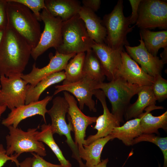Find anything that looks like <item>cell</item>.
Wrapping results in <instances>:
<instances>
[{
    "label": "cell",
    "instance_id": "3957f363",
    "mask_svg": "<svg viewBox=\"0 0 167 167\" xmlns=\"http://www.w3.org/2000/svg\"><path fill=\"white\" fill-rule=\"evenodd\" d=\"M141 87L117 77L108 83H98L95 89L103 92L111 103V113L121 123L124 122L123 118L131 100Z\"/></svg>",
    "mask_w": 167,
    "mask_h": 167
},
{
    "label": "cell",
    "instance_id": "ba28073f",
    "mask_svg": "<svg viewBox=\"0 0 167 167\" xmlns=\"http://www.w3.org/2000/svg\"><path fill=\"white\" fill-rule=\"evenodd\" d=\"M41 16L44 28L38 43L32 50L31 56L35 60L50 48L56 50L62 41L63 21L61 19L54 16L46 9L42 10Z\"/></svg>",
    "mask_w": 167,
    "mask_h": 167
},
{
    "label": "cell",
    "instance_id": "ac0fdd59",
    "mask_svg": "<svg viewBox=\"0 0 167 167\" xmlns=\"http://www.w3.org/2000/svg\"><path fill=\"white\" fill-rule=\"evenodd\" d=\"M92 49L98 58L107 79L110 81L115 79L121 64V53L123 50L113 49L105 43L99 44L94 42Z\"/></svg>",
    "mask_w": 167,
    "mask_h": 167
},
{
    "label": "cell",
    "instance_id": "e0dca14e",
    "mask_svg": "<svg viewBox=\"0 0 167 167\" xmlns=\"http://www.w3.org/2000/svg\"><path fill=\"white\" fill-rule=\"evenodd\" d=\"M122 63L116 75L130 83L140 86H151L154 78L146 73L124 50L121 53Z\"/></svg>",
    "mask_w": 167,
    "mask_h": 167
},
{
    "label": "cell",
    "instance_id": "8d00e7d4",
    "mask_svg": "<svg viewBox=\"0 0 167 167\" xmlns=\"http://www.w3.org/2000/svg\"><path fill=\"white\" fill-rule=\"evenodd\" d=\"M101 2L100 0H83L82 1L83 6L94 12L97 11L100 8Z\"/></svg>",
    "mask_w": 167,
    "mask_h": 167
},
{
    "label": "cell",
    "instance_id": "d6a6232c",
    "mask_svg": "<svg viewBox=\"0 0 167 167\" xmlns=\"http://www.w3.org/2000/svg\"><path fill=\"white\" fill-rule=\"evenodd\" d=\"M32 167H63L61 165L50 163L44 160L41 156L34 153H32Z\"/></svg>",
    "mask_w": 167,
    "mask_h": 167
},
{
    "label": "cell",
    "instance_id": "83f0119b",
    "mask_svg": "<svg viewBox=\"0 0 167 167\" xmlns=\"http://www.w3.org/2000/svg\"><path fill=\"white\" fill-rule=\"evenodd\" d=\"M83 71V75L88 76L97 83L103 82L105 79L101 62L92 49L85 54Z\"/></svg>",
    "mask_w": 167,
    "mask_h": 167
},
{
    "label": "cell",
    "instance_id": "60d3db41",
    "mask_svg": "<svg viewBox=\"0 0 167 167\" xmlns=\"http://www.w3.org/2000/svg\"><path fill=\"white\" fill-rule=\"evenodd\" d=\"M6 108V106L0 105V121L1 115L5 111Z\"/></svg>",
    "mask_w": 167,
    "mask_h": 167
},
{
    "label": "cell",
    "instance_id": "836d02e7",
    "mask_svg": "<svg viewBox=\"0 0 167 167\" xmlns=\"http://www.w3.org/2000/svg\"><path fill=\"white\" fill-rule=\"evenodd\" d=\"M18 157L12 155L8 156L6 154V150L2 144H0V167H2L8 161L11 160L14 162L17 167H19V163Z\"/></svg>",
    "mask_w": 167,
    "mask_h": 167
},
{
    "label": "cell",
    "instance_id": "9c48e42d",
    "mask_svg": "<svg viewBox=\"0 0 167 167\" xmlns=\"http://www.w3.org/2000/svg\"><path fill=\"white\" fill-rule=\"evenodd\" d=\"M140 29L167 28V2L161 0H142L135 24Z\"/></svg>",
    "mask_w": 167,
    "mask_h": 167
},
{
    "label": "cell",
    "instance_id": "d6986e66",
    "mask_svg": "<svg viewBox=\"0 0 167 167\" xmlns=\"http://www.w3.org/2000/svg\"><path fill=\"white\" fill-rule=\"evenodd\" d=\"M78 15L83 21L88 34L91 39L97 43H105L106 30L102 24V20L95 12L82 6Z\"/></svg>",
    "mask_w": 167,
    "mask_h": 167
},
{
    "label": "cell",
    "instance_id": "74e56055",
    "mask_svg": "<svg viewBox=\"0 0 167 167\" xmlns=\"http://www.w3.org/2000/svg\"><path fill=\"white\" fill-rule=\"evenodd\" d=\"M32 157L26 158L24 160L19 163V167H32Z\"/></svg>",
    "mask_w": 167,
    "mask_h": 167
},
{
    "label": "cell",
    "instance_id": "4fadbf2b",
    "mask_svg": "<svg viewBox=\"0 0 167 167\" xmlns=\"http://www.w3.org/2000/svg\"><path fill=\"white\" fill-rule=\"evenodd\" d=\"M76 54L75 53L63 54L56 51L54 55L50 56V61L47 65L40 68L36 66L35 63L31 72L27 74H22L21 77L28 84L34 87L47 76L64 70L68 61Z\"/></svg>",
    "mask_w": 167,
    "mask_h": 167
},
{
    "label": "cell",
    "instance_id": "6da1fadb",
    "mask_svg": "<svg viewBox=\"0 0 167 167\" xmlns=\"http://www.w3.org/2000/svg\"><path fill=\"white\" fill-rule=\"evenodd\" d=\"M32 49L22 36L7 25L0 44V76L23 74Z\"/></svg>",
    "mask_w": 167,
    "mask_h": 167
},
{
    "label": "cell",
    "instance_id": "f35d334b",
    "mask_svg": "<svg viewBox=\"0 0 167 167\" xmlns=\"http://www.w3.org/2000/svg\"><path fill=\"white\" fill-rule=\"evenodd\" d=\"M160 57L164 64H166L167 62V47L164 49L163 51L160 54Z\"/></svg>",
    "mask_w": 167,
    "mask_h": 167
},
{
    "label": "cell",
    "instance_id": "8992f818",
    "mask_svg": "<svg viewBox=\"0 0 167 167\" xmlns=\"http://www.w3.org/2000/svg\"><path fill=\"white\" fill-rule=\"evenodd\" d=\"M52 102V106L47 113L51 119L50 126L53 134L65 136L66 142L72 152V157L77 161L79 167H86L80 156L78 148L71 137V132L73 131V129L68 116V123L66 122V115L69 108L67 101L64 97L57 96L53 99Z\"/></svg>",
    "mask_w": 167,
    "mask_h": 167
},
{
    "label": "cell",
    "instance_id": "f546056e",
    "mask_svg": "<svg viewBox=\"0 0 167 167\" xmlns=\"http://www.w3.org/2000/svg\"><path fill=\"white\" fill-rule=\"evenodd\" d=\"M143 141L152 143L159 147L163 156V167H167V137H161L154 134H143L133 140L132 145Z\"/></svg>",
    "mask_w": 167,
    "mask_h": 167
},
{
    "label": "cell",
    "instance_id": "d590c367",
    "mask_svg": "<svg viewBox=\"0 0 167 167\" xmlns=\"http://www.w3.org/2000/svg\"><path fill=\"white\" fill-rule=\"evenodd\" d=\"M7 0H0V28H5L7 25Z\"/></svg>",
    "mask_w": 167,
    "mask_h": 167
},
{
    "label": "cell",
    "instance_id": "52a82bcc",
    "mask_svg": "<svg viewBox=\"0 0 167 167\" xmlns=\"http://www.w3.org/2000/svg\"><path fill=\"white\" fill-rule=\"evenodd\" d=\"M7 127L9 134L6 137L7 155H13L18 157L24 152L34 153L41 157L46 155L43 143L35 138L37 128H29L25 131L12 126Z\"/></svg>",
    "mask_w": 167,
    "mask_h": 167
},
{
    "label": "cell",
    "instance_id": "4dcf8cb0",
    "mask_svg": "<svg viewBox=\"0 0 167 167\" xmlns=\"http://www.w3.org/2000/svg\"><path fill=\"white\" fill-rule=\"evenodd\" d=\"M154 78L151 86L156 101L161 102L167 98V80L159 75Z\"/></svg>",
    "mask_w": 167,
    "mask_h": 167
},
{
    "label": "cell",
    "instance_id": "7c38bea8",
    "mask_svg": "<svg viewBox=\"0 0 167 167\" xmlns=\"http://www.w3.org/2000/svg\"><path fill=\"white\" fill-rule=\"evenodd\" d=\"M63 94L69 105L67 113L73 126L75 142L78 148L80 155L84 150L87 128L96 122L97 117L85 115L78 107L77 101L73 96L66 91H64Z\"/></svg>",
    "mask_w": 167,
    "mask_h": 167
},
{
    "label": "cell",
    "instance_id": "1f68e13d",
    "mask_svg": "<svg viewBox=\"0 0 167 167\" xmlns=\"http://www.w3.org/2000/svg\"><path fill=\"white\" fill-rule=\"evenodd\" d=\"M13 1L21 4L32 11L37 20L41 21V9H46L44 0H12Z\"/></svg>",
    "mask_w": 167,
    "mask_h": 167
},
{
    "label": "cell",
    "instance_id": "b9f144b4",
    "mask_svg": "<svg viewBox=\"0 0 167 167\" xmlns=\"http://www.w3.org/2000/svg\"><path fill=\"white\" fill-rule=\"evenodd\" d=\"M6 28H0V44Z\"/></svg>",
    "mask_w": 167,
    "mask_h": 167
},
{
    "label": "cell",
    "instance_id": "e575fe53",
    "mask_svg": "<svg viewBox=\"0 0 167 167\" xmlns=\"http://www.w3.org/2000/svg\"><path fill=\"white\" fill-rule=\"evenodd\" d=\"M142 0H129L132 8V13L129 16L131 24H135L138 16L139 6Z\"/></svg>",
    "mask_w": 167,
    "mask_h": 167
},
{
    "label": "cell",
    "instance_id": "7402d4cb",
    "mask_svg": "<svg viewBox=\"0 0 167 167\" xmlns=\"http://www.w3.org/2000/svg\"><path fill=\"white\" fill-rule=\"evenodd\" d=\"M137 100L127 108L124 117L126 121L138 118L147 107L156 105V101L151 86H142Z\"/></svg>",
    "mask_w": 167,
    "mask_h": 167
},
{
    "label": "cell",
    "instance_id": "7bdbcfd3",
    "mask_svg": "<svg viewBox=\"0 0 167 167\" xmlns=\"http://www.w3.org/2000/svg\"><path fill=\"white\" fill-rule=\"evenodd\" d=\"M1 89V84L0 83V92Z\"/></svg>",
    "mask_w": 167,
    "mask_h": 167
},
{
    "label": "cell",
    "instance_id": "277c9868",
    "mask_svg": "<svg viewBox=\"0 0 167 167\" xmlns=\"http://www.w3.org/2000/svg\"><path fill=\"white\" fill-rule=\"evenodd\" d=\"M94 42L78 14L63 22L61 42L56 51L65 54L86 52L92 49Z\"/></svg>",
    "mask_w": 167,
    "mask_h": 167
},
{
    "label": "cell",
    "instance_id": "603a6c76",
    "mask_svg": "<svg viewBox=\"0 0 167 167\" xmlns=\"http://www.w3.org/2000/svg\"><path fill=\"white\" fill-rule=\"evenodd\" d=\"M143 113L138 118L127 121L122 126L114 127L110 135L112 139L117 138L126 146H132L133 140L143 134L140 122Z\"/></svg>",
    "mask_w": 167,
    "mask_h": 167
},
{
    "label": "cell",
    "instance_id": "7a4b0ae2",
    "mask_svg": "<svg viewBox=\"0 0 167 167\" xmlns=\"http://www.w3.org/2000/svg\"><path fill=\"white\" fill-rule=\"evenodd\" d=\"M7 25L22 36L32 48L37 45L41 33L39 21L24 5L7 0Z\"/></svg>",
    "mask_w": 167,
    "mask_h": 167
},
{
    "label": "cell",
    "instance_id": "8fae6325",
    "mask_svg": "<svg viewBox=\"0 0 167 167\" xmlns=\"http://www.w3.org/2000/svg\"><path fill=\"white\" fill-rule=\"evenodd\" d=\"M79 80L73 83L63 82L62 85L55 86L56 89L53 95L62 91H66L72 94L78 101L79 108L81 110L86 105L91 111L96 112L95 103L92 98L96 84L98 83L88 76L83 75Z\"/></svg>",
    "mask_w": 167,
    "mask_h": 167
},
{
    "label": "cell",
    "instance_id": "5b68a950",
    "mask_svg": "<svg viewBox=\"0 0 167 167\" xmlns=\"http://www.w3.org/2000/svg\"><path fill=\"white\" fill-rule=\"evenodd\" d=\"M123 3L122 0H118L112 11L105 15L102 20L107 32L105 43L113 49L122 50L125 46L129 45L127 35L135 26L130 27L129 17L123 14Z\"/></svg>",
    "mask_w": 167,
    "mask_h": 167
},
{
    "label": "cell",
    "instance_id": "cb8c5ba5",
    "mask_svg": "<svg viewBox=\"0 0 167 167\" xmlns=\"http://www.w3.org/2000/svg\"><path fill=\"white\" fill-rule=\"evenodd\" d=\"M65 78V72L62 71L47 76L41 80L34 87L28 84L25 104L38 101L41 95L46 89L52 85L64 80Z\"/></svg>",
    "mask_w": 167,
    "mask_h": 167
},
{
    "label": "cell",
    "instance_id": "9a60e30c",
    "mask_svg": "<svg viewBox=\"0 0 167 167\" xmlns=\"http://www.w3.org/2000/svg\"><path fill=\"white\" fill-rule=\"evenodd\" d=\"M93 95L101 102L103 109L102 114L97 117L94 129L97 130V133L88 136L85 139V144L88 145L95 140L110 135L114 128L120 126V122L109 111L106 100V96L100 89H95Z\"/></svg>",
    "mask_w": 167,
    "mask_h": 167
},
{
    "label": "cell",
    "instance_id": "484cf974",
    "mask_svg": "<svg viewBox=\"0 0 167 167\" xmlns=\"http://www.w3.org/2000/svg\"><path fill=\"white\" fill-rule=\"evenodd\" d=\"M140 35L148 51L157 56L159 50L167 47V30L152 31L148 29H140Z\"/></svg>",
    "mask_w": 167,
    "mask_h": 167
},
{
    "label": "cell",
    "instance_id": "30bf717a",
    "mask_svg": "<svg viewBox=\"0 0 167 167\" xmlns=\"http://www.w3.org/2000/svg\"><path fill=\"white\" fill-rule=\"evenodd\" d=\"M21 75L0 76V105L6 106L11 110L25 104L28 84L21 77Z\"/></svg>",
    "mask_w": 167,
    "mask_h": 167
},
{
    "label": "cell",
    "instance_id": "d4e9b609",
    "mask_svg": "<svg viewBox=\"0 0 167 167\" xmlns=\"http://www.w3.org/2000/svg\"><path fill=\"white\" fill-rule=\"evenodd\" d=\"M112 140L110 135L100 138L88 145H84V150L80 154L81 159L86 161V167H94L101 161V157L103 149L105 144Z\"/></svg>",
    "mask_w": 167,
    "mask_h": 167
},
{
    "label": "cell",
    "instance_id": "44dd1931",
    "mask_svg": "<svg viewBox=\"0 0 167 167\" xmlns=\"http://www.w3.org/2000/svg\"><path fill=\"white\" fill-rule=\"evenodd\" d=\"M162 106H157L156 105H151L145 109L143 117L140 122V126L143 134H154L160 135L159 129H162L165 131H167V111L161 115L154 116L150 112L157 109H163Z\"/></svg>",
    "mask_w": 167,
    "mask_h": 167
},
{
    "label": "cell",
    "instance_id": "ee69618b",
    "mask_svg": "<svg viewBox=\"0 0 167 167\" xmlns=\"http://www.w3.org/2000/svg\"><path fill=\"white\" fill-rule=\"evenodd\" d=\"M158 167H161L160 164H159V166H158Z\"/></svg>",
    "mask_w": 167,
    "mask_h": 167
},
{
    "label": "cell",
    "instance_id": "2e32d148",
    "mask_svg": "<svg viewBox=\"0 0 167 167\" xmlns=\"http://www.w3.org/2000/svg\"><path fill=\"white\" fill-rule=\"evenodd\" d=\"M139 45L135 46H125L127 53L146 73L153 77L161 75L164 64L157 56L150 53L145 48L142 37Z\"/></svg>",
    "mask_w": 167,
    "mask_h": 167
},
{
    "label": "cell",
    "instance_id": "5bb4252c",
    "mask_svg": "<svg viewBox=\"0 0 167 167\" xmlns=\"http://www.w3.org/2000/svg\"><path fill=\"white\" fill-rule=\"evenodd\" d=\"M52 98L53 96H48L42 100L32 102L15 108L11 110L6 118L2 120V124L7 127L12 126L17 127L23 120L36 115L41 116L46 124L45 114L48 110L46 106Z\"/></svg>",
    "mask_w": 167,
    "mask_h": 167
},
{
    "label": "cell",
    "instance_id": "4316f807",
    "mask_svg": "<svg viewBox=\"0 0 167 167\" xmlns=\"http://www.w3.org/2000/svg\"><path fill=\"white\" fill-rule=\"evenodd\" d=\"M50 124H44L41 126V131H37L35 138L38 141L46 144L51 150L63 167H72L69 160L64 156L62 152L56 143L53 136Z\"/></svg>",
    "mask_w": 167,
    "mask_h": 167
},
{
    "label": "cell",
    "instance_id": "ffe728a7",
    "mask_svg": "<svg viewBox=\"0 0 167 167\" xmlns=\"http://www.w3.org/2000/svg\"><path fill=\"white\" fill-rule=\"evenodd\" d=\"M46 9L53 16L60 18L63 22L77 15L81 7L76 0H45Z\"/></svg>",
    "mask_w": 167,
    "mask_h": 167
},
{
    "label": "cell",
    "instance_id": "ab89813d",
    "mask_svg": "<svg viewBox=\"0 0 167 167\" xmlns=\"http://www.w3.org/2000/svg\"><path fill=\"white\" fill-rule=\"evenodd\" d=\"M109 161L108 158L102 160L101 161L94 167H107V165Z\"/></svg>",
    "mask_w": 167,
    "mask_h": 167
},
{
    "label": "cell",
    "instance_id": "f1b7e54d",
    "mask_svg": "<svg viewBox=\"0 0 167 167\" xmlns=\"http://www.w3.org/2000/svg\"><path fill=\"white\" fill-rule=\"evenodd\" d=\"M85 54V52H82L76 54L68 62L64 70L66 78L63 82H75L83 77Z\"/></svg>",
    "mask_w": 167,
    "mask_h": 167
}]
</instances>
